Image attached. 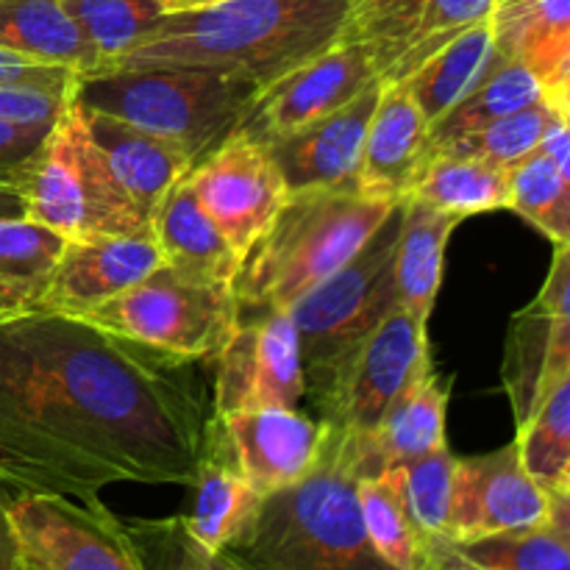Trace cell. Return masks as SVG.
<instances>
[{"mask_svg": "<svg viewBox=\"0 0 570 570\" xmlns=\"http://www.w3.org/2000/svg\"><path fill=\"white\" fill-rule=\"evenodd\" d=\"M184 365L81 317L0 321V495L189 488L206 415Z\"/></svg>", "mask_w": 570, "mask_h": 570, "instance_id": "cell-1", "label": "cell"}, {"mask_svg": "<svg viewBox=\"0 0 570 570\" xmlns=\"http://www.w3.org/2000/svg\"><path fill=\"white\" fill-rule=\"evenodd\" d=\"M348 6V0H226L165 14L137 48L104 70L204 67L265 89L343 39Z\"/></svg>", "mask_w": 570, "mask_h": 570, "instance_id": "cell-2", "label": "cell"}, {"mask_svg": "<svg viewBox=\"0 0 570 570\" xmlns=\"http://www.w3.org/2000/svg\"><path fill=\"white\" fill-rule=\"evenodd\" d=\"M356 482L348 438L328 426L312 473L265 495L226 554L245 570H393L367 540Z\"/></svg>", "mask_w": 570, "mask_h": 570, "instance_id": "cell-3", "label": "cell"}, {"mask_svg": "<svg viewBox=\"0 0 570 570\" xmlns=\"http://www.w3.org/2000/svg\"><path fill=\"white\" fill-rule=\"evenodd\" d=\"M393 206L351 187L289 193L234 278L237 309H289L343 267L387 220Z\"/></svg>", "mask_w": 570, "mask_h": 570, "instance_id": "cell-4", "label": "cell"}, {"mask_svg": "<svg viewBox=\"0 0 570 570\" xmlns=\"http://www.w3.org/2000/svg\"><path fill=\"white\" fill-rule=\"evenodd\" d=\"M262 89L248 78L204 67L100 70L78 76L72 98L89 111L176 142L193 161L209 154L248 115Z\"/></svg>", "mask_w": 570, "mask_h": 570, "instance_id": "cell-5", "label": "cell"}, {"mask_svg": "<svg viewBox=\"0 0 570 570\" xmlns=\"http://www.w3.org/2000/svg\"><path fill=\"white\" fill-rule=\"evenodd\" d=\"M14 184L26 204V220L61 239L95 234L150 237V220L111 176L76 98L56 117Z\"/></svg>", "mask_w": 570, "mask_h": 570, "instance_id": "cell-6", "label": "cell"}, {"mask_svg": "<svg viewBox=\"0 0 570 570\" xmlns=\"http://www.w3.org/2000/svg\"><path fill=\"white\" fill-rule=\"evenodd\" d=\"M234 287L189 276L161 262L81 321L181 362L215 360L237 323Z\"/></svg>", "mask_w": 570, "mask_h": 570, "instance_id": "cell-7", "label": "cell"}, {"mask_svg": "<svg viewBox=\"0 0 570 570\" xmlns=\"http://www.w3.org/2000/svg\"><path fill=\"white\" fill-rule=\"evenodd\" d=\"M401 200L371 239L289 306L298 334L304 390L321 379L340 356L354 348L393 309L395 295V239H399Z\"/></svg>", "mask_w": 570, "mask_h": 570, "instance_id": "cell-8", "label": "cell"}, {"mask_svg": "<svg viewBox=\"0 0 570 570\" xmlns=\"http://www.w3.org/2000/svg\"><path fill=\"white\" fill-rule=\"evenodd\" d=\"M426 326L429 321L399 306L321 379L306 384L304 399L332 429L348 438H367L390 406L434 371Z\"/></svg>", "mask_w": 570, "mask_h": 570, "instance_id": "cell-9", "label": "cell"}, {"mask_svg": "<svg viewBox=\"0 0 570 570\" xmlns=\"http://www.w3.org/2000/svg\"><path fill=\"white\" fill-rule=\"evenodd\" d=\"M22 560L37 570H142L120 518L98 501L22 493L6 501Z\"/></svg>", "mask_w": 570, "mask_h": 570, "instance_id": "cell-10", "label": "cell"}, {"mask_svg": "<svg viewBox=\"0 0 570 570\" xmlns=\"http://www.w3.org/2000/svg\"><path fill=\"white\" fill-rule=\"evenodd\" d=\"M215 362V417L262 406L298 410L304 401L298 334L287 309L239 312Z\"/></svg>", "mask_w": 570, "mask_h": 570, "instance_id": "cell-11", "label": "cell"}, {"mask_svg": "<svg viewBox=\"0 0 570 570\" xmlns=\"http://www.w3.org/2000/svg\"><path fill=\"white\" fill-rule=\"evenodd\" d=\"M187 181L239 259L248 256L289 195L271 150L239 131L200 156Z\"/></svg>", "mask_w": 570, "mask_h": 570, "instance_id": "cell-12", "label": "cell"}, {"mask_svg": "<svg viewBox=\"0 0 570 570\" xmlns=\"http://www.w3.org/2000/svg\"><path fill=\"white\" fill-rule=\"evenodd\" d=\"M376 78L365 45L337 42L262 89L234 131L265 145L332 115Z\"/></svg>", "mask_w": 570, "mask_h": 570, "instance_id": "cell-13", "label": "cell"}, {"mask_svg": "<svg viewBox=\"0 0 570 570\" xmlns=\"http://www.w3.org/2000/svg\"><path fill=\"white\" fill-rule=\"evenodd\" d=\"M570 371V245H554L543 289L510 321L501 382L515 426L532 415L551 379Z\"/></svg>", "mask_w": 570, "mask_h": 570, "instance_id": "cell-14", "label": "cell"}, {"mask_svg": "<svg viewBox=\"0 0 570 570\" xmlns=\"http://www.w3.org/2000/svg\"><path fill=\"white\" fill-rule=\"evenodd\" d=\"M560 499L546 495L518 460L515 443L482 456L456 460L449 540L471 543L490 534L543 527Z\"/></svg>", "mask_w": 570, "mask_h": 570, "instance_id": "cell-15", "label": "cell"}, {"mask_svg": "<svg viewBox=\"0 0 570 570\" xmlns=\"http://www.w3.org/2000/svg\"><path fill=\"white\" fill-rule=\"evenodd\" d=\"M159 265L161 254L154 237L95 234L61 239L39 312L81 317L142 282Z\"/></svg>", "mask_w": 570, "mask_h": 570, "instance_id": "cell-16", "label": "cell"}, {"mask_svg": "<svg viewBox=\"0 0 570 570\" xmlns=\"http://www.w3.org/2000/svg\"><path fill=\"white\" fill-rule=\"evenodd\" d=\"M217 421L245 482L262 499L301 482L326 449V423L287 406L232 412Z\"/></svg>", "mask_w": 570, "mask_h": 570, "instance_id": "cell-17", "label": "cell"}, {"mask_svg": "<svg viewBox=\"0 0 570 570\" xmlns=\"http://www.w3.org/2000/svg\"><path fill=\"white\" fill-rule=\"evenodd\" d=\"M379 95H382V81L376 78L332 115L265 142L289 193L337 187L354 189L362 139H365Z\"/></svg>", "mask_w": 570, "mask_h": 570, "instance_id": "cell-18", "label": "cell"}, {"mask_svg": "<svg viewBox=\"0 0 570 570\" xmlns=\"http://www.w3.org/2000/svg\"><path fill=\"white\" fill-rule=\"evenodd\" d=\"M429 122L404 83H382V95L362 139L354 189L365 198L399 204L410 195L426 159Z\"/></svg>", "mask_w": 570, "mask_h": 570, "instance_id": "cell-19", "label": "cell"}, {"mask_svg": "<svg viewBox=\"0 0 570 570\" xmlns=\"http://www.w3.org/2000/svg\"><path fill=\"white\" fill-rule=\"evenodd\" d=\"M451 387H454V379L440 376L438 371L426 373L390 406L376 432L367 438L345 434L356 476H376L390 468L406 465L432 451L445 449Z\"/></svg>", "mask_w": 570, "mask_h": 570, "instance_id": "cell-20", "label": "cell"}, {"mask_svg": "<svg viewBox=\"0 0 570 570\" xmlns=\"http://www.w3.org/2000/svg\"><path fill=\"white\" fill-rule=\"evenodd\" d=\"M189 488L193 510L181 518L189 534L212 551H226L259 512L262 495L245 482L215 415L204 423Z\"/></svg>", "mask_w": 570, "mask_h": 570, "instance_id": "cell-21", "label": "cell"}, {"mask_svg": "<svg viewBox=\"0 0 570 570\" xmlns=\"http://www.w3.org/2000/svg\"><path fill=\"white\" fill-rule=\"evenodd\" d=\"M83 117L89 137L100 148L122 193L148 220H154V212L165 195L193 170L195 161L176 142H167L142 128L89 109H83Z\"/></svg>", "mask_w": 570, "mask_h": 570, "instance_id": "cell-22", "label": "cell"}, {"mask_svg": "<svg viewBox=\"0 0 570 570\" xmlns=\"http://www.w3.org/2000/svg\"><path fill=\"white\" fill-rule=\"evenodd\" d=\"M493 39L538 78L549 104L570 109V0H521L493 11Z\"/></svg>", "mask_w": 570, "mask_h": 570, "instance_id": "cell-23", "label": "cell"}, {"mask_svg": "<svg viewBox=\"0 0 570 570\" xmlns=\"http://www.w3.org/2000/svg\"><path fill=\"white\" fill-rule=\"evenodd\" d=\"M150 237L159 248L161 262L189 276L234 287L243 259L215 226L187 176L165 195L150 220Z\"/></svg>", "mask_w": 570, "mask_h": 570, "instance_id": "cell-24", "label": "cell"}, {"mask_svg": "<svg viewBox=\"0 0 570 570\" xmlns=\"http://www.w3.org/2000/svg\"><path fill=\"white\" fill-rule=\"evenodd\" d=\"M356 499L367 540L393 570H468L451 540H438L417 527L393 468L376 476H362L356 482Z\"/></svg>", "mask_w": 570, "mask_h": 570, "instance_id": "cell-25", "label": "cell"}, {"mask_svg": "<svg viewBox=\"0 0 570 570\" xmlns=\"http://www.w3.org/2000/svg\"><path fill=\"white\" fill-rule=\"evenodd\" d=\"M460 217L445 215L417 198L401 200L399 239H395V295L401 309L429 321L443 284L445 248L460 226Z\"/></svg>", "mask_w": 570, "mask_h": 570, "instance_id": "cell-26", "label": "cell"}, {"mask_svg": "<svg viewBox=\"0 0 570 570\" xmlns=\"http://www.w3.org/2000/svg\"><path fill=\"white\" fill-rule=\"evenodd\" d=\"M0 50L67 67L78 76L98 70L100 59L59 0H0Z\"/></svg>", "mask_w": 570, "mask_h": 570, "instance_id": "cell-27", "label": "cell"}, {"mask_svg": "<svg viewBox=\"0 0 570 570\" xmlns=\"http://www.w3.org/2000/svg\"><path fill=\"white\" fill-rule=\"evenodd\" d=\"M460 220L482 212L510 209V170L460 154L429 150L410 195Z\"/></svg>", "mask_w": 570, "mask_h": 570, "instance_id": "cell-28", "label": "cell"}, {"mask_svg": "<svg viewBox=\"0 0 570 570\" xmlns=\"http://www.w3.org/2000/svg\"><path fill=\"white\" fill-rule=\"evenodd\" d=\"M540 100H546V95L540 89L538 78L521 61L493 48L482 76L473 81V87L438 122L429 126V145H440L445 139L476 131V128L488 126L499 117L527 109V106L540 104Z\"/></svg>", "mask_w": 570, "mask_h": 570, "instance_id": "cell-29", "label": "cell"}, {"mask_svg": "<svg viewBox=\"0 0 570 570\" xmlns=\"http://www.w3.org/2000/svg\"><path fill=\"white\" fill-rule=\"evenodd\" d=\"M518 460L551 499H570V371L551 379L532 415L518 426Z\"/></svg>", "mask_w": 570, "mask_h": 570, "instance_id": "cell-30", "label": "cell"}, {"mask_svg": "<svg viewBox=\"0 0 570 570\" xmlns=\"http://www.w3.org/2000/svg\"><path fill=\"white\" fill-rule=\"evenodd\" d=\"M493 48V17H488V20L465 28L460 37L443 45L404 81H399L415 98L417 109L426 117L429 126L438 122L473 87V81L482 76Z\"/></svg>", "mask_w": 570, "mask_h": 570, "instance_id": "cell-31", "label": "cell"}, {"mask_svg": "<svg viewBox=\"0 0 570 570\" xmlns=\"http://www.w3.org/2000/svg\"><path fill=\"white\" fill-rule=\"evenodd\" d=\"M59 248V234L39 223L0 220V321L39 312Z\"/></svg>", "mask_w": 570, "mask_h": 570, "instance_id": "cell-32", "label": "cell"}, {"mask_svg": "<svg viewBox=\"0 0 570 570\" xmlns=\"http://www.w3.org/2000/svg\"><path fill=\"white\" fill-rule=\"evenodd\" d=\"M468 570H570V499L554 504L543 527L454 543Z\"/></svg>", "mask_w": 570, "mask_h": 570, "instance_id": "cell-33", "label": "cell"}, {"mask_svg": "<svg viewBox=\"0 0 570 570\" xmlns=\"http://www.w3.org/2000/svg\"><path fill=\"white\" fill-rule=\"evenodd\" d=\"M510 209L554 245H570V173H562L543 150L510 167Z\"/></svg>", "mask_w": 570, "mask_h": 570, "instance_id": "cell-34", "label": "cell"}, {"mask_svg": "<svg viewBox=\"0 0 570 570\" xmlns=\"http://www.w3.org/2000/svg\"><path fill=\"white\" fill-rule=\"evenodd\" d=\"M493 17V0H429L399 48L390 53L379 70L382 83H399L412 70L423 65L429 56L438 53L443 45L460 37L465 28Z\"/></svg>", "mask_w": 570, "mask_h": 570, "instance_id": "cell-35", "label": "cell"}, {"mask_svg": "<svg viewBox=\"0 0 570 570\" xmlns=\"http://www.w3.org/2000/svg\"><path fill=\"white\" fill-rule=\"evenodd\" d=\"M59 3L98 53V70L137 48L150 28L165 17L161 0H59Z\"/></svg>", "mask_w": 570, "mask_h": 570, "instance_id": "cell-36", "label": "cell"}, {"mask_svg": "<svg viewBox=\"0 0 570 570\" xmlns=\"http://www.w3.org/2000/svg\"><path fill=\"white\" fill-rule=\"evenodd\" d=\"M557 111L568 109H560V106L549 104V100H540V104L527 106V109L499 117V120L488 122V126L476 128V131L445 139L440 145H429L426 154L429 150H440V154L473 156V159L490 161V165L510 170L512 165H518V161L538 150L540 139H543L546 128H549L551 117Z\"/></svg>", "mask_w": 570, "mask_h": 570, "instance_id": "cell-37", "label": "cell"}, {"mask_svg": "<svg viewBox=\"0 0 570 570\" xmlns=\"http://www.w3.org/2000/svg\"><path fill=\"white\" fill-rule=\"evenodd\" d=\"M120 523L142 570H245L226 551L200 546L181 515L128 518Z\"/></svg>", "mask_w": 570, "mask_h": 570, "instance_id": "cell-38", "label": "cell"}, {"mask_svg": "<svg viewBox=\"0 0 570 570\" xmlns=\"http://www.w3.org/2000/svg\"><path fill=\"white\" fill-rule=\"evenodd\" d=\"M454 468L456 460L451 456L449 445L421 456V460H412L406 465L393 468L410 515L415 518V523L423 532L438 540H449Z\"/></svg>", "mask_w": 570, "mask_h": 570, "instance_id": "cell-39", "label": "cell"}, {"mask_svg": "<svg viewBox=\"0 0 570 570\" xmlns=\"http://www.w3.org/2000/svg\"><path fill=\"white\" fill-rule=\"evenodd\" d=\"M426 3L429 0H354L340 42L365 45L379 76Z\"/></svg>", "mask_w": 570, "mask_h": 570, "instance_id": "cell-40", "label": "cell"}, {"mask_svg": "<svg viewBox=\"0 0 570 570\" xmlns=\"http://www.w3.org/2000/svg\"><path fill=\"white\" fill-rule=\"evenodd\" d=\"M78 83V72L67 67L42 65V61L22 59V56L0 50V87L37 89V92L72 98Z\"/></svg>", "mask_w": 570, "mask_h": 570, "instance_id": "cell-41", "label": "cell"}, {"mask_svg": "<svg viewBox=\"0 0 570 570\" xmlns=\"http://www.w3.org/2000/svg\"><path fill=\"white\" fill-rule=\"evenodd\" d=\"M70 98L37 92V89L0 87V122L14 126H53Z\"/></svg>", "mask_w": 570, "mask_h": 570, "instance_id": "cell-42", "label": "cell"}, {"mask_svg": "<svg viewBox=\"0 0 570 570\" xmlns=\"http://www.w3.org/2000/svg\"><path fill=\"white\" fill-rule=\"evenodd\" d=\"M50 126H14L0 122V181H17L22 167L39 148Z\"/></svg>", "mask_w": 570, "mask_h": 570, "instance_id": "cell-43", "label": "cell"}, {"mask_svg": "<svg viewBox=\"0 0 570 570\" xmlns=\"http://www.w3.org/2000/svg\"><path fill=\"white\" fill-rule=\"evenodd\" d=\"M20 568H22V551H20V543H17L14 529H11L6 499L0 495V570H20Z\"/></svg>", "mask_w": 570, "mask_h": 570, "instance_id": "cell-44", "label": "cell"}, {"mask_svg": "<svg viewBox=\"0 0 570 570\" xmlns=\"http://www.w3.org/2000/svg\"><path fill=\"white\" fill-rule=\"evenodd\" d=\"M17 217H26L20 189L11 181H0V220H17Z\"/></svg>", "mask_w": 570, "mask_h": 570, "instance_id": "cell-45", "label": "cell"}, {"mask_svg": "<svg viewBox=\"0 0 570 570\" xmlns=\"http://www.w3.org/2000/svg\"><path fill=\"white\" fill-rule=\"evenodd\" d=\"M217 3H226V0H161V9H165V14H178V11L209 9Z\"/></svg>", "mask_w": 570, "mask_h": 570, "instance_id": "cell-46", "label": "cell"}, {"mask_svg": "<svg viewBox=\"0 0 570 570\" xmlns=\"http://www.w3.org/2000/svg\"><path fill=\"white\" fill-rule=\"evenodd\" d=\"M521 3V0H493V11H501V9H510V6Z\"/></svg>", "mask_w": 570, "mask_h": 570, "instance_id": "cell-47", "label": "cell"}, {"mask_svg": "<svg viewBox=\"0 0 570 570\" xmlns=\"http://www.w3.org/2000/svg\"><path fill=\"white\" fill-rule=\"evenodd\" d=\"M20 570H37V568H33V566H28V562L22 560V568H20Z\"/></svg>", "mask_w": 570, "mask_h": 570, "instance_id": "cell-48", "label": "cell"}, {"mask_svg": "<svg viewBox=\"0 0 570 570\" xmlns=\"http://www.w3.org/2000/svg\"><path fill=\"white\" fill-rule=\"evenodd\" d=\"M348 3H354V0H348Z\"/></svg>", "mask_w": 570, "mask_h": 570, "instance_id": "cell-49", "label": "cell"}]
</instances>
